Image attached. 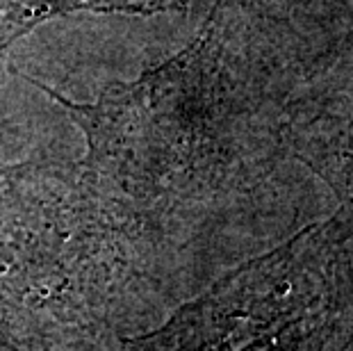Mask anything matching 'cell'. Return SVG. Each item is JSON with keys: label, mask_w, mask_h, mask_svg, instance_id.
<instances>
[{"label": "cell", "mask_w": 353, "mask_h": 351, "mask_svg": "<svg viewBox=\"0 0 353 351\" xmlns=\"http://www.w3.org/2000/svg\"><path fill=\"white\" fill-rule=\"evenodd\" d=\"M187 0H0V50L41 26L71 12L99 14H160L180 12Z\"/></svg>", "instance_id": "1"}, {"label": "cell", "mask_w": 353, "mask_h": 351, "mask_svg": "<svg viewBox=\"0 0 353 351\" xmlns=\"http://www.w3.org/2000/svg\"><path fill=\"white\" fill-rule=\"evenodd\" d=\"M310 164L326 176L342 197L344 223L353 233V114L330 126V132L310 155Z\"/></svg>", "instance_id": "2"}]
</instances>
